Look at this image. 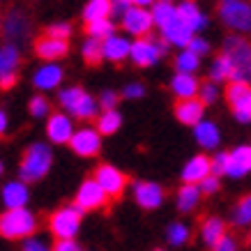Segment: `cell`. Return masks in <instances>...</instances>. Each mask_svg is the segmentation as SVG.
I'll use <instances>...</instances> for the list:
<instances>
[{"instance_id":"6da1fadb","label":"cell","mask_w":251,"mask_h":251,"mask_svg":"<svg viewBox=\"0 0 251 251\" xmlns=\"http://www.w3.org/2000/svg\"><path fill=\"white\" fill-rule=\"evenodd\" d=\"M53 166V150L49 143H30L25 148V152L21 157V164H19V177L25 180V182H39L44 180L49 171Z\"/></svg>"},{"instance_id":"7a4b0ae2","label":"cell","mask_w":251,"mask_h":251,"mask_svg":"<svg viewBox=\"0 0 251 251\" xmlns=\"http://www.w3.org/2000/svg\"><path fill=\"white\" fill-rule=\"evenodd\" d=\"M58 101L60 106L67 111L69 115H74L78 120H92L99 115V99L92 97L88 90H83L81 85H69L58 90Z\"/></svg>"},{"instance_id":"3957f363","label":"cell","mask_w":251,"mask_h":251,"mask_svg":"<svg viewBox=\"0 0 251 251\" xmlns=\"http://www.w3.org/2000/svg\"><path fill=\"white\" fill-rule=\"evenodd\" d=\"M224 53L233 62V81H244L251 83V44L249 39L233 32L224 39Z\"/></svg>"},{"instance_id":"277c9868","label":"cell","mask_w":251,"mask_h":251,"mask_svg":"<svg viewBox=\"0 0 251 251\" xmlns=\"http://www.w3.org/2000/svg\"><path fill=\"white\" fill-rule=\"evenodd\" d=\"M37 230V217L28 207H12L0 214V235L5 240H25Z\"/></svg>"},{"instance_id":"5b68a950","label":"cell","mask_w":251,"mask_h":251,"mask_svg":"<svg viewBox=\"0 0 251 251\" xmlns=\"http://www.w3.org/2000/svg\"><path fill=\"white\" fill-rule=\"evenodd\" d=\"M221 25H226L230 32L249 35L251 32V2L249 0H228L221 2L217 9Z\"/></svg>"},{"instance_id":"8992f818","label":"cell","mask_w":251,"mask_h":251,"mask_svg":"<svg viewBox=\"0 0 251 251\" xmlns=\"http://www.w3.org/2000/svg\"><path fill=\"white\" fill-rule=\"evenodd\" d=\"M168 49H171V44H168L164 37H159V39L134 37L129 60L134 62L136 67H154V65L168 53Z\"/></svg>"},{"instance_id":"52a82bcc","label":"cell","mask_w":251,"mask_h":251,"mask_svg":"<svg viewBox=\"0 0 251 251\" xmlns=\"http://www.w3.org/2000/svg\"><path fill=\"white\" fill-rule=\"evenodd\" d=\"M83 207L74 205H65L60 210H55L49 219V228L53 233L55 240L60 237H76L78 230H81V219H83Z\"/></svg>"},{"instance_id":"ba28073f","label":"cell","mask_w":251,"mask_h":251,"mask_svg":"<svg viewBox=\"0 0 251 251\" xmlns=\"http://www.w3.org/2000/svg\"><path fill=\"white\" fill-rule=\"evenodd\" d=\"M226 99H228V106L233 111L237 122L249 125L251 122V83L244 81H230L226 88Z\"/></svg>"},{"instance_id":"9c48e42d","label":"cell","mask_w":251,"mask_h":251,"mask_svg":"<svg viewBox=\"0 0 251 251\" xmlns=\"http://www.w3.org/2000/svg\"><path fill=\"white\" fill-rule=\"evenodd\" d=\"M122 30L131 35V37H148L154 28V16L150 7H141V5H131L125 16L120 19Z\"/></svg>"},{"instance_id":"30bf717a","label":"cell","mask_w":251,"mask_h":251,"mask_svg":"<svg viewBox=\"0 0 251 251\" xmlns=\"http://www.w3.org/2000/svg\"><path fill=\"white\" fill-rule=\"evenodd\" d=\"M74 115H69L65 108L60 113H51L46 118V138L53 145H69L74 136Z\"/></svg>"},{"instance_id":"8fae6325","label":"cell","mask_w":251,"mask_h":251,"mask_svg":"<svg viewBox=\"0 0 251 251\" xmlns=\"http://www.w3.org/2000/svg\"><path fill=\"white\" fill-rule=\"evenodd\" d=\"M21 67V51L16 42H7L0 49V88L7 90L16 83V74Z\"/></svg>"},{"instance_id":"7c38bea8","label":"cell","mask_w":251,"mask_h":251,"mask_svg":"<svg viewBox=\"0 0 251 251\" xmlns=\"http://www.w3.org/2000/svg\"><path fill=\"white\" fill-rule=\"evenodd\" d=\"M108 194L106 189L97 182V177H90V180H83L81 187L76 191V198H74V203L78 207H83L85 212H90V210H101V207L108 203Z\"/></svg>"},{"instance_id":"4fadbf2b","label":"cell","mask_w":251,"mask_h":251,"mask_svg":"<svg viewBox=\"0 0 251 251\" xmlns=\"http://www.w3.org/2000/svg\"><path fill=\"white\" fill-rule=\"evenodd\" d=\"M101 136L104 134L97 127H81V129L74 131V136L69 141V148L78 157H95L101 150Z\"/></svg>"},{"instance_id":"5bb4252c","label":"cell","mask_w":251,"mask_h":251,"mask_svg":"<svg viewBox=\"0 0 251 251\" xmlns=\"http://www.w3.org/2000/svg\"><path fill=\"white\" fill-rule=\"evenodd\" d=\"M65 81V69L58 65L55 60H44V65H39L32 74V85L39 92H51L58 90Z\"/></svg>"},{"instance_id":"9a60e30c","label":"cell","mask_w":251,"mask_h":251,"mask_svg":"<svg viewBox=\"0 0 251 251\" xmlns=\"http://www.w3.org/2000/svg\"><path fill=\"white\" fill-rule=\"evenodd\" d=\"M95 177H97V182L106 189V194L111 198H120L122 194H125V189H127V175L122 173L118 166H113V164H101V166H97Z\"/></svg>"},{"instance_id":"2e32d148","label":"cell","mask_w":251,"mask_h":251,"mask_svg":"<svg viewBox=\"0 0 251 251\" xmlns=\"http://www.w3.org/2000/svg\"><path fill=\"white\" fill-rule=\"evenodd\" d=\"M30 25H32L30 16L25 14L23 9L14 7L9 9L5 19H2V35H5L7 42H21V39L30 35Z\"/></svg>"},{"instance_id":"e0dca14e","label":"cell","mask_w":251,"mask_h":251,"mask_svg":"<svg viewBox=\"0 0 251 251\" xmlns=\"http://www.w3.org/2000/svg\"><path fill=\"white\" fill-rule=\"evenodd\" d=\"M164 196H166V194L161 189V184L150 182V180H138V182H134V201H136V205L143 207V210H157V207H161Z\"/></svg>"},{"instance_id":"ac0fdd59","label":"cell","mask_w":251,"mask_h":251,"mask_svg":"<svg viewBox=\"0 0 251 251\" xmlns=\"http://www.w3.org/2000/svg\"><path fill=\"white\" fill-rule=\"evenodd\" d=\"M159 32H161V37L166 39L171 46H175V49H184V46H189V42L194 39V35H196V32L191 30L189 23L180 16V12H177V16H175L171 23H166Z\"/></svg>"},{"instance_id":"d6986e66","label":"cell","mask_w":251,"mask_h":251,"mask_svg":"<svg viewBox=\"0 0 251 251\" xmlns=\"http://www.w3.org/2000/svg\"><path fill=\"white\" fill-rule=\"evenodd\" d=\"M194 141L201 150H205V152H217L221 145V129L219 125L212 120H203L194 125Z\"/></svg>"},{"instance_id":"ffe728a7","label":"cell","mask_w":251,"mask_h":251,"mask_svg":"<svg viewBox=\"0 0 251 251\" xmlns=\"http://www.w3.org/2000/svg\"><path fill=\"white\" fill-rule=\"evenodd\" d=\"M28 184L25 180H9V182L2 184V205L5 210H12V207H28V201H30V189H28Z\"/></svg>"},{"instance_id":"44dd1931","label":"cell","mask_w":251,"mask_h":251,"mask_svg":"<svg viewBox=\"0 0 251 251\" xmlns=\"http://www.w3.org/2000/svg\"><path fill=\"white\" fill-rule=\"evenodd\" d=\"M131 44L134 39L131 35H111V37L104 39V60L108 62H125L131 58Z\"/></svg>"},{"instance_id":"7402d4cb","label":"cell","mask_w":251,"mask_h":251,"mask_svg":"<svg viewBox=\"0 0 251 251\" xmlns=\"http://www.w3.org/2000/svg\"><path fill=\"white\" fill-rule=\"evenodd\" d=\"M205 101L201 97H191V99H180L175 104V118L187 125V127H194L198 122L205 118Z\"/></svg>"},{"instance_id":"603a6c76","label":"cell","mask_w":251,"mask_h":251,"mask_svg":"<svg viewBox=\"0 0 251 251\" xmlns=\"http://www.w3.org/2000/svg\"><path fill=\"white\" fill-rule=\"evenodd\" d=\"M69 39H60L53 35H44L35 42V53L42 60H62L69 53Z\"/></svg>"},{"instance_id":"cb8c5ba5","label":"cell","mask_w":251,"mask_h":251,"mask_svg":"<svg viewBox=\"0 0 251 251\" xmlns=\"http://www.w3.org/2000/svg\"><path fill=\"white\" fill-rule=\"evenodd\" d=\"M201 81H198L196 74H191V72H175L173 78H171V92H173V97L177 99H191V97H198V92H201Z\"/></svg>"},{"instance_id":"d4e9b609","label":"cell","mask_w":251,"mask_h":251,"mask_svg":"<svg viewBox=\"0 0 251 251\" xmlns=\"http://www.w3.org/2000/svg\"><path fill=\"white\" fill-rule=\"evenodd\" d=\"M251 173V145H237L228 152V166H226V177H244Z\"/></svg>"},{"instance_id":"484cf974","label":"cell","mask_w":251,"mask_h":251,"mask_svg":"<svg viewBox=\"0 0 251 251\" xmlns=\"http://www.w3.org/2000/svg\"><path fill=\"white\" fill-rule=\"evenodd\" d=\"M212 173V157L207 154H194L182 166V182H201Z\"/></svg>"},{"instance_id":"4316f807","label":"cell","mask_w":251,"mask_h":251,"mask_svg":"<svg viewBox=\"0 0 251 251\" xmlns=\"http://www.w3.org/2000/svg\"><path fill=\"white\" fill-rule=\"evenodd\" d=\"M177 12L191 25L194 32H203L207 28V23H210L207 14L196 5V0H182V2H177Z\"/></svg>"},{"instance_id":"83f0119b","label":"cell","mask_w":251,"mask_h":251,"mask_svg":"<svg viewBox=\"0 0 251 251\" xmlns=\"http://www.w3.org/2000/svg\"><path fill=\"white\" fill-rule=\"evenodd\" d=\"M203 198V189L198 182H182V187L177 189V196H175V203H177V210L180 212H194Z\"/></svg>"},{"instance_id":"f1b7e54d","label":"cell","mask_w":251,"mask_h":251,"mask_svg":"<svg viewBox=\"0 0 251 251\" xmlns=\"http://www.w3.org/2000/svg\"><path fill=\"white\" fill-rule=\"evenodd\" d=\"M226 235V221L221 219V217H207L203 224H201V240L205 247L214 249L217 242H219L221 237Z\"/></svg>"},{"instance_id":"f546056e","label":"cell","mask_w":251,"mask_h":251,"mask_svg":"<svg viewBox=\"0 0 251 251\" xmlns=\"http://www.w3.org/2000/svg\"><path fill=\"white\" fill-rule=\"evenodd\" d=\"M207 76L217 81V83H228L233 81V62L224 51L221 55H217L212 62H210V69H207Z\"/></svg>"},{"instance_id":"4dcf8cb0","label":"cell","mask_w":251,"mask_h":251,"mask_svg":"<svg viewBox=\"0 0 251 251\" xmlns=\"http://www.w3.org/2000/svg\"><path fill=\"white\" fill-rule=\"evenodd\" d=\"M95 120H97V129L104 136H111L122 127V113L118 108H101V113Z\"/></svg>"},{"instance_id":"1f68e13d","label":"cell","mask_w":251,"mask_h":251,"mask_svg":"<svg viewBox=\"0 0 251 251\" xmlns=\"http://www.w3.org/2000/svg\"><path fill=\"white\" fill-rule=\"evenodd\" d=\"M83 21H97V19H108L113 16V0H88L83 7Z\"/></svg>"},{"instance_id":"d6a6232c","label":"cell","mask_w":251,"mask_h":251,"mask_svg":"<svg viewBox=\"0 0 251 251\" xmlns=\"http://www.w3.org/2000/svg\"><path fill=\"white\" fill-rule=\"evenodd\" d=\"M173 62H175V72H191V74H196L201 69V55L196 51H191L189 46L180 49Z\"/></svg>"},{"instance_id":"836d02e7","label":"cell","mask_w":251,"mask_h":251,"mask_svg":"<svg viewBox=\"0 0 251 251\" xmlns=\"http://www.w3.org/2000/svg\"><path fill=\"white\" fill-rule=\"evenodd\" d=\"M150 9H152V16H154V25H157L159 30L177 16V5H175V2H168V0H157Z\"/></svg>"},{"instance_id":"e575fe53","label":"cell","mask_w":251,"mask_h":251,"mask_svg":"<svg viewBox=\"0 0 251 251\" xmlns=\"http://www.w3.org/2000/svg\"><path fill=\"white\" fill-rule=\"evenodd\" d=\"M230 221L237 228H251V194L237 201V205L233 207V214H230Z\"/></svg>"},{"instance_id":"d590c367","label":"cell","mask_w":251,"mask_h":251,"mask_svg":"<svg viewBox=\"0 0 251 251\" xmlns=\"http://www.w3.org/2000/svg\"><path fill=\"white\" fill-rule=\"evenodd\" d=\"M81 55L88 65H99L104 60V42L97 37H85V42L81 44Z\"/></svg>"},{"instance_id":"8d00e7d4","label":"cell","mask_w":251,"mask_h":251,"mask_svg":"<svg viewBox=\"0 0 251 251\" xmlns=\"http://www.w3.org/2000/svg\"><path fill=\"white\" fill-rule=\"evenodd\" d=\"M189 237H191V228L182 221H173L166 228V242L171 247H184L189 242Z\"/></svg>"},{"instance_id":"74e56055","label":"cell","mask_w":251,"mask_h":251,"mask_svg":"<svg viewBox=\"0 0 251 251\" xmlns=\"http://www.w3.org/2000/svg\"><path fill=\"white\" fill-rule=\"evenodd\" d=\"M85 32L90 35V37H97V39H104L115 35V23H113V16H108V19H97V21H90L85 23Z\"/></svg>"},{"instance_id":"f35d334b","label":"cell","mask_w":251,"mask_h":251,"mask_svg":"<svg viewBox=\"0 0 251 251\" xmlns=\"http://www.w3.org/2000/svg\"><path fill=\"white\" fill-rule=\"evenodd\" d=\"M32 118H49L51 115V106H49V99H44V95H35L28 104Z\"/></svg>"},{"instance_id":"ab89813d","label":"cell","mask_w":251,"mask_h":251,"mask_svg":"<svg viewBox=\"0 0 251 251\" xmlns=\"http://www.w3.org/2000/svg\"><path fill=\"white\" fill-rule=\"evenodd\" d=\"M219 83H217V81H212V78H207L205 83L201 85V92H198V97L203 99V101H205L207 106H210V104H214V101H217V99H219Z\"/></svg>"},{"instance_id":"60d3db41","label":"cell","mask_w":251,"mask_h":251,"mask_svg":"<svg viewBox=\"0 0 251 251\" xmlns=\"http://www.w3.org/2000/svg\"><path fill=\"white\" fill-rule=\"evenodd\" d=\"M72 32H74V28H72L69 21H55L46 28V35H53V37H60V39H69Z\"/></svg>"},{"instance_id":"b9f144b4","label":"cell","mask_w":251,"mask_h":251,"mask_svg":"<svg viewBox=\"0 0 251 251\" xmlns=\"http://www.w3.org/2000/svg\"><path fill=\"white\" fill-rule=\"evenodd\" d=\"M189 49H191V51H196V53L203 58V55H207L210 51H212V44H210V39H205L201 32H196V35H194V39L189 42Z\"/></svg>"},{"instance_id":"7bdbcfd3","label":"cell","mask_w":251,"mask_h":251,"mask_svg":"<svg viewBox=\"0 0 251 251\" xmlns=\"http://www.w3.org/2000/svg\"><path fill=\"white\" fill-rule=\"evenodd\" d=\"M198 184H201V189H203V194H205V196H212V194H217V191H219V187H221V175L210 173L205 180H201Z\"/></svg>"},{"instance_id":"ee69618b","label":"cell","mask_w":251,"mask_h":251,"mask_svg":"<svg viewBox=\"0 0 251 251\" xmlns=\"http://www.w3.org/2000/svg\"><path fill=\"white\" fill-rule=\"evenodd\" d=\"M122 97L125 99H143L145 97V85L134 81V83H127L122 88Z\"/></svg>"},{"instance_id":"f6af8a7d","label":"cell","mask_w":251,"mask_h":251,"mask_svg":"<svg viewBox=\"0 0 251 251\" xmlns=\"http://www.w3.org/2000/svg\"><path fill=\"white\" fill-rule=\"evenodd\" d=\"M226 166H228V152H219L217 150L212 157V173L226 177Z\"/></svg>"},{"instance_id":"bcb514c9","label":"cell","mask_w":251,"mask_h":251,"mask_svg":"<svg viewBox=\"0 0 251 251\" xmlns=\"http://www.w3.org/2000/svg\"><path fill=\"white\" fill-rule=\"evenodd\" d=\"M21 242H23V247H21L23 251H46V249H49V244H46L42 237L35 235V233H32V235H28L25 240H21Z\"/></svg>"},{"instance_id":"7dc6e473","label":"cell","mask_w":251,"mask_h":251,"mask_svg":"<svg viewBox=\"0 0 251 251\" xmlns=\"http://www.w3.org/2000/svg\"><path fill=\"white\" fill-rule=\"evenodd\" d=\"M99 106L101 108H118V92L101 90L99 92Z\"/></svg>"},{"instance_id":"c3c4849f","label":"cell","mask_w":251,"mask_h":251,"mask_svg":"<svg viewBox=\"0 0 251 251\" xmlns=\"http://www.w3.org/2000/svg\"><path fill=\"white\" fill-rule=\"evenodd\" d=\"M55 251H78L81 247H78L76 237H60V240H55Z\"/></svg>"},{"instance_id":"681fc988","label":"cell","mask_w":251,"mask_h":251,"mask_svg":"<svg viewBox=\"0 0 251 251\" xmlns=\"http://www.w3.org/2000/svg\"><path fill=\"white\" fill-rule=\"evenodd\" d=\"M235 249H237V240L233 235H228V233L221 237L217 247H214V251H235Z\"/></svg>"},{"instance_id":"f907efd6","label":"cell","mask_w":251,"mask_h":251,"mask_svg":"<svg viewBox=\"0 0 251 251\" xmlns=\"http://www.w3.org/2000/svg\"><path fill=\"white\" fill-rule=\"evenodd\" d=\"M129 7H131V0H113V19H122Z\"/></svg>"},{"instance_id":"816d5d0a","label":"cell","mask_w":251,"mask_h":251,"mask_svg":"<svg viewBox=\"0 0 251 251\" xmlns=\"http://www.w3.org/2000/svg\"><path fill=\"white\" fill-rule=\"evenodd\" d=\"M7 127H9L7 111H0V134H7Z\"/></svg>"},{"instance_id":"f5cc1de1","label":"cell","mask_w":251,"mask_h":251,"mask_svg":"<svg viewBox=\"0 0 251 251\" xmlns=\"http://www.w3.org/2000/svg\"><path fill=\"white\" fill-rule=\"evenodd\" d=\"M157 0H131V5H141V7H152Z\"/></svg>"},{"instance_id":"db71d44e","label":"cell","mask_w":251,"mask_h":251,"mask_svg":"<svg viewBox=\"0 0 251 251\" xmlns=\"http://www.w3.org/2000/svg\"><path fill=\"white\" fill-rule=\"evenodd\" d=\"M221 2H228V0H221Z\"/></svg>"},{"instance_id":"11a10c76","label":"cell","mask_w":251,"mask_h":251,"mask_svg":"<svg viewBox=\"0 0 251 251\" xmlns=\"http://www.w3.org/2000/svg\"><path fill=\"white\" fill-rule=\"evenodd\" d=\"M168 2H175V0H168Z\"/></svg>"}]
</instances>
